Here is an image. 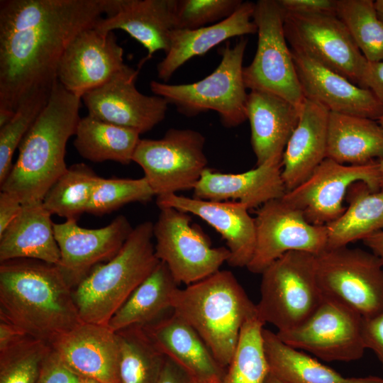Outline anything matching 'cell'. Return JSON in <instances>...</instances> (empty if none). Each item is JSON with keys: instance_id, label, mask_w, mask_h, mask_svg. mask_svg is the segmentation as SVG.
<instances>
[{"instance_id": "obj_48", "label": "cell", "mask_w": 383, "mask_h": 383, "mask_svg": "<svg viewBox=\"0 0 383 383\" xmlns=\"http://www.w3.org/2000/svg\"><path fill=\"white\" fill-rule=\"evenodd\" d=\"M193 377L181 366L165 357L158 383H191Z\"/></svg>"}, {"instance_id": "obj_51", "label": "cell", "mask_w": 383, "mask_h": 383, "mask_svg": "<svg viewBox=\"0 0 383 383\" xmlns=\"http://www.w3.org/2000/svg\"><path fill=\"white\" fill-rule=\"evenodd\" d=\"M379 179H380V190H383V157L378 160Z\"/></svg>"}, {"instance_id": "obj_30", "label": "cell", "mask_w": 383, "mask_h": 383, "mask_svg": "<svg viewBox=\"0 0 383 383\" xmlns=\"http://www.w3.org/2000/svg\"><path fill=\"white\" fill-rule=\"evenodd\" d=\"M179 284L166 265L160 261L153 272L133 291L111 318L115 332L132 327L143 328L173 311Z\"/></svg>"}, {"instance_id": "obj_40", "label": "cell", "mask_w": 383, "mask_h": 383, "mask_svg": "<svg viewBox=\"0 0 383 383\" xmlns=\"http://www.w3.org/2000/svg\"><path fill=\"white\" fill-rule=\"evenodd\" d=\"M155 194L146 179L99 177L91 196L87 213L101 216L134 202L147 203Z\"/></svg>"}, {"instance_id": "obj_4", "label": "cell", "mask_w": 383, "mask_h": 383, "mask_svg": "<svg viewBox=\"0 0 383 383\" xmlns=\"http://www.w3.org/2000/svg\"><path fill=\"white\" fill-rule=\"evenodd\" d=\"M172 310L195 330L225 370L235 353L244 323L257 313L256 304L235 275L221 270L179 288Z\"/></svg>"}, {"instance_id": "obj_3", "label": "cell", "mask_w": 383, "mask_h": 383, "mask_svg": "<svg viewBox=\"0 0 383 383\" xmlns=\"http://www.w3.org/2000/svg\"><path fill=\"white\" fill-rule=\"evenodd\" d=\"M82 98L57 80L48 100L18 147V155L1 191L16 195L22 204L42 201L67 170L66 146L80 120Z\"/></svg>"}, {"instance_id": "obj_18", "label": "cell", "mask_w": 383, "mask_h": 383, "mask_svg": "<svg viewBox=\"0 0 383 383\" xmlns=\"http://www.w3.org/2000/svg\"><path fill=\"white\" fill-rule=\"evenodd\" d=\"M53 228L60 252L57 265L72 288L94 267L114 257L133 229L122 215L100 228L80 227L75 220L54 223Z\"/></svg>"}, {"instance_id": "obj_15", "label": "cell", "mask_w": 383, "mask_h": 383, "mask_svg": "<svg viewBox=\"0 0 383 383\" xmlns=\"http://www.w3.org/2000/svg\"><path fill=\"white\" fill-rule=\"evenodd\" d=\"M378 160L351 165L326 157L306 181L287 192L282 199L301 211L311 224L326 226L345 211L343 202L353 184L362 182L373 191L380 190Z\"/></svg>"}, {"instance_id": "obj_34", "label": "cell", "mask_w": 383, "mask_h": 383, "mask_svg": "<svg viewBox=\"0 0 383 383\" xmlns=\"http://www.w3.org/2000/svg\"><path fill=\"white\" fill-rule=\"evenodd\" d=\"M96 172L84 163H77L55 181L42 202L51 213L77 221L87 212L94 187L99 179Z\"/></svg>"}, {"instance_id": "obj_6", "label": "cell", "mask_w": 383, "mask_h": 383, "mask_svg": "<svg viewBox=\"0 0 383 383\" xmlns=\"http://www.w3.org/2000/svg\"><path fill=\"white\" fill-rule=\"evenodd\" d=\"M247 44L245 37H240L233 46L228 42L219 51L221 60L218 67L199 81L170 84L152 80L150 90L184 116L192 117L213 111L224 126L236 127L247 120L248 94L243 77Z\"/></svg>"}, {"instance_id": "obj_14", "label": "cell", "mask_w": 383, "mask_h": 383, "mask_svg": "<svg viewBox=\"0 0 383 383\" xmlns=\"http://www.w3.org/2000/svg\"><path fill=\"white\" fill-rule=\"evenodd\" d=\"M362 319L342 304L323 298L302 324L276 333L288 345L308 351L323 360L350 362L360 359L366 350Z\"/></svg>"}, {"instance_id": "obj_44", "label": "cell", "mask_w": 383, "mask_h": 383, "mask_svg": "<svg viewBox=\"0 0 383 383\" xmlns=\"http://www.w3.org/2000/svg\"><path fill=\"white\" fill-rule=\"evenodd\" d=\"M287 12L336 15L337 0H277ZM337 16V15H336Z\"/></svg>"}, {"instance_id": "obj_23", "label": "cell", "mask_w": 383, "mask_h": 383, "mask_svg": "<svg viewBox=\"0 0 383 383\" xmlns=\"http://www.w3.org/2000/svg\"><path fill=\"white\" fill-rule=\"evenodd\" d=\"M142 328L165 357L194 379L205 383H222L226 370L195 330L173 311Z\"/></svg>"}, {"instance_id": "obj_38", "label": "cell", "mask_w": 383, "mask_h": 383, "mask_svg": "<svg viewBox=\"0 0 383 383\" xmlns=\"http://www.w3.org/2000/svg\"><path fill=\"white\" fill-rule=\"evenodd\" d=\"M50 89L36 90L19 104L11 121L0 127V184L13 167V156L23 138L45 107Z\"/></svg>"}, {"instance_id": "obj_2", "label": "cell", "mask_w": 383, "mask_h": 383, "mask_svg": "<svg viewBox=\"0 0 383 383\" xmlns=\"http://www.w3.org/2000/svg\"><path fill=\"white\" fill-rule=\"evenodd\" d=\"M0 316L48 343L82 323L58 266L33 259L1 262Z\"/></svg>"}, {"instance_id": "obj_8", "label": "cell", "mask_w": 383, "mask_h": 383, "mask_svg": "<svg viewBox=\"0 0 383 383\" xmlns=\"http://www.w3.org/2000/svg\"><path fill=\"white\" fill-rule=\"evenodd\" d=\"M253 21L257 26V46L252 61L243 69L246 89L278 96L300 111L306 97L286 39L284 11L278 1L255 3Z\"/></svg>"}, {"instance_id": "obj_54", "label": "cell", "mask_w": 383, "mask_h": 383, "mask_svg": "<svg viewBox=\"0 0 383 383\" xmlns=\"http://www.w3.org/2000/svg\"><path fill=\"white\" fill-rule=\"evenodd\" d=\"M377 122L383 130V116L377 121Z\"/></svg>"}, {"instance_id": "obj_33", "label": "cell", "mask_w": 383, "mask_h": 383, "mask_svg": "<svg viewBox=\"0 0 383 383\" xmlns=\"http://www.w3.org/2000/svg\"><path fill=\"white\" fill-rule=\"evenodd\" d=\"M140 135L135 130L87 114L79 120L74 146L82 157L91 162L111 160L128 165L133 161Z\"/></svg>"}, {"instance_id": "obj_17", "label": "cell", "mask_w": 383, "mask_h": 383, "mask_svg": "<svg viewBox=\"0 0 383 383\" xmlns=\"http://www.w3.org/2000/svg\"><path fill=\"white\" fill-rule=\"evenodd\" d=\"M126 66L123 49L113 31L103 33L93 26L81 31L69 44L60 60L57 77L65 89L82 98Z\"/></svg>"}, {"instance_id": "obj_53", "label": "cell", "mask_w": 383, "mask_h": 383, "mask_svg": "<svg viewBox=\"0 0 383 383\" xmlns=\"http://www.w3.org/2000/svg\"><path fill=\"white\" fill-rule=\"evenodd\" d=\"M79 383H99L96 381L87 378H82Z\"/></svg>"}, {"instance_id": "obj_27", "label": "cell", "mask_w": 383, "mask_h": 383, "mask_svg": "<svg viewBox=\"0 0 383 383\" xmlns=\"http://www.w3.org/2000/svg\"><path fill=\"white\" fill-rule=\"evenodd\" d=\"M246 111L257 166L282 157L298 123L300 111L278 96L256 90L248 95Z\"/></svg>"}, {"instance_id": "obj_1", "label": "cell", "mask_w": 383, "mask_h": 383, "mask_svg": "<svg viewBox=\"0 0 383 383\" xmlns=\"http://www.w3.org/2000/svg\"><path fill=\"white\" fill-rule=\"evenodd\" d=\"M120 0H1L0 111H15L32 92L52 89L60 60L81 31Z\"/></svg>"}, {"instance_id": "obj_20", "label": "cell", "mask_w": 383, "mask_h": 383, "mask_svg": "<svg viewBox=\"0 0 383 383\" xmlns=\"http://www.w3.org/2000/svg\"><path fill=\"white\" fill-rule=\"evenodd\" d=\"M291 52L306 98L333 112L374 121L383 116V104L370 89L353 83L301 52L293 49Z\"/></svg>"}, {"instance_id": "obj_41", "label": "cell", "mask_w": 383, "mask_h": 383, "mask_svg": "<svg viewBox=\"0 0 383 383\" xmlns=\"http://www.w3.org/2000/svg\"><path fill=\"white\" fill-rule=\"evenodd\" d=\"M241 0H175L174 29L192 30L231 16Z\"/></svg>"}, {"instance_id": "obj_9", "label": "cell", "mask_w": 383, "mask_h": 383, "mask_svg": "<svg viewBox=\"0 0 383 383\" xmlns=\"http://www.w3.org/2000/svg\"><path fill=\"white\" fill-rule=\"evenodd\" d=\"M316 269L323 298L363 318L383 311V264L373 252L348 246L326 249L316 256Z\"/></svg>"}, {"instance_id": "obj_5", "label": "cell", "mask_w": 383, "mask_h": 383, "mask_svg": "<svg viewBox=\"0 0 383 383\" xmlns=\"http://www.w3.org/2000/svg\"><path fill=\"white\" fill-rule=\"evenodd\" d=\"M153 225L145 221L132 231L118 252L94 267L74 287L73 296L82 322L109 323L160 260L152 243Z\"/></svg>"}, {"instance_id": "obj_45", "label": "cell", "mask_w": 383, "mask_h": 383, "mask_svg": "<svg viewBox=\"0 0 383 383\" xmlns=\"http://www.w3.org/2000/svg\"><path fill=\"white\" fill-rule=\"evenodd\" d=\"M360 87L370 89L383 104V60H367Z\"/></svg>"}, {"instance_id": "obj_42", "label": "cell", "mask_w": 383, "mask_h": 383, "mask_svg": "<svg viewBox=\"0 0 383 383\" xmlns=\"http://www.w3.org/2000/svg\"><path fill=\"white\" fill-rule=\"evenodd\" d=\"M81 379L51 348L44 361L37 383H79Z\"/></svg>"}, {"instance_id": "obj_50", "label": "cell", "mask_w": 383, "mask_h": 383, "mask_svg": "<svg viewBox=\"0 0 383 383\" xmlns=\"http://www.w3.org/2000/svg\"><path fill=\"white\" fill-rule=\"evenodd\" d=\"M375 9L378 15V17L383 23V0H377L374 1Z\"/></svg>"}, {"instance_id": "obj_10", "label": "cell", "mask_w": 383, "mask_h": 383, "mask_svg": "<svg viewBox=\"0 0 383 383\" xmlns=\"http://www.w3.org/2000/svg\"><path fill=\"white\" fill-rule=\"evenodd\" d=\"M205 138L189 128H170L160 139H140L133 161L141 167L156 197L193 189L208 168Z\"/></svg>"}, {"instance_id": "obj_43", "label": "cell", "mask_w": 383, "mask_h": 383, "mask_svg": "<svg viewBox=\"0 0 383 383\" xmlns=\"http://www.w3.org/2000/svg\"><path fill=\"white\" fill-rule=\"evenodd\" d=\"M362 336L366 349L375 353L383 368V311L362 319Z\"/></svg>"}, {"instance_id": "obj_7", "label": "cell", "mask_w": 383, "mask_h": 383, "mask_svg": "<svg viewBox=\"0 0 383 383\" xmlns=\"http://www.w3.org/2000/svg\"><path fill=\"white\" fill-rule=\"evenodd\" d=\"M257 315L284 332L306 321L323 301L318 286L316 255L289 252L262 273Z\"/></svg>"}, {"instance_id": "obj_29", "label": "cell", "mask_w": 383, "mask_h": 383, "mask_svg": "<svg viewBox=\"0 0 383 383\" xmlns=\"http://www.w3.org/2000/svg\"><path fill=\"white\" fill-rule=\"evenodd\" d=\"M383 157V130L374 120L330 111L326 157L359 165Z\"/></svg>"}, {"instance_id": "obj_46", "label": "cell", "mask_w": 383, "mask_h": 383, "mask_svg": "<svg viewBox=\"0 0 383 383\" xmlns=\"http://www.w3.org/2000/svg\"><path fill=\"white\" fill-rule=\"evenodd\" d=\"M22 203L14 194L1 191L0 193V235L19 214Z\"/></svg>"}, {"instance_id": "obj_32", "label": "cell", "mask_w": 383, "mask_h": 383, "mask_svg": "<svg viewBox=\"0 0 383 383\" xmlns=\"http://www.w3.org/2000/svg\"><path fill=\"white\" fill-rule=\"evenodd\" d=\"M348 206L327 224V248L348 246L383 230V190L373 191L362 182L353 184L347 193Z\"/></svg>"}, {"instance_id": "obj_24", "label": "cell", "mask_w": 383, "mask_h": 383, "mask_svg": "<svg viewBox=\"0 0 383 383\" xmlns=\"http://www.w3.org/2000/svg\"><path fill=\"white\" fill-rule=\"evenodd\" d=\"M329 113L323 104L306 98L282 158V177L287 192L306 181L326 158Z\"/></svg>"}, {"instance_id": "obj_31", "label": "cell", "mask_w": 383, "mask_h": 383, "mask_svg": "<svg viewBox=\"0 0 383 383\" xmlns=\"http://www.w3.org/2000/svg\"><path fill=\"white\" fill-rule=\"evenodd\" d=\"M262 336L270 372L282 383H383L374 376L345 377L288 345L270 330L263 328Z\"/></svg>"}, {"instance_id": "obj_11", "label": "cell", "mask_w": 383, "mask_h": 383, "mask_svg": "<svg viewBox=\"0 0 383 383\" xmlns=\"http://www.w3.org/2000/svg\"><path fill=\"white\" fill-rule=\"evenodd\" d=\"M153 225L155 252L174 280L186 285L202 280L220 270L228 262L227 248H215L200 228L192 223L188 213L161 207Z\"/></svg>"}, {"instance_id": "obj_12", "label": "cell", "mask_w": 383, "mask_h": 383, "mask_svg": "<svg viewBox=\"0 0 383 383\" xmlns=\"http://www.w3.org/2000/svg\"><path fill=\"white\" fill-rule=\"evenodd\" d=\"M284 30L291 49L360 85L367 60L336 15L284 11Z\"/></svg>"}, {"instance_id": "obj_22", "label": "cell", "mask_w": 383, "mask_h": 383, "mask_svg": "<svg viewBox=\"0 0 383 383\" xmlns=\"http://www.w3.org/2000/svg\"><path fill=\"white\" fill-rule=\"evenodd\" d=\"M282 158L270 160L241 173L216 172L206 168L193 189V197L211 201L236 200L248 209L280 199L287 193Z\"/></svg>"}, {"instance_id": "obj_36", "label": "cell", "mask_w": 383, "mask_h": 383, "mask_svg": "<svg viewBox=\"0 0 383 383\" xmlns=\"http://www.w3.org/2000/svg\"><path fill=\"white\" fill-rule=\"evenodd\" d=\"M265 323L257 313L244 323L222 383H264L270 368L265 353Z\"/></svg>"}, {"instance_id": "obj_28", "label": "cell", "mask_w": 383, "mask_h": 383, "mask_svg": "<svg viewBox=\"0 0 383 383\" xmlns=\"http://www.w3.org/2000/svg\"><path fill=\"white\" fill-rule=\"evenodd\" d=\"M51 213L42 201L23 204L21 211L0 235V262L33 259L57 265L60 252Z\"/></svg>"}, {"instance_id": "obj_37", "label": "cell", "mask_w": 383, "mask_h": 383, "mask_svg": "<svg viewBox=\"0 0 383 383\" xmlns=\"http://www.w3.org/2000/svg\"><path fill=\"white\" fill-rule=\"evenodd\" d=\"M336 15L370 62L383 60V23L372 0H337Z\"/></svg>"}, {"instance_id": "obj_55", "label": "cell", "mask_w": 383, "mask_h": 383, "mask_svg": "<svg viewBox=\"0 0 383 383\" xmlns=\"http://www.w3.org/2000/svg\"><path fill=\"white\" fill-rule=\"evenodd\" d=\"M191 383H205V382H200V381L196 380V379H195L193 378L192 380V382H191Z\"/></svg>"}, {"instance_id": "obj_39", "label": "cell", "mask_w": 383, "mask_h": 383, "mask_svg": "<svg viewBox=\"0 0 383 383\" xmlns=\"http://www.w3.org/2000/svg\"><path fill=\"white\" fill-rule=\"evenodd\" d=\"M50 344L30 337L0 352V383H37Z\"/></svg>"}, {"instance_id": "obj_16", "label": "cell", "mask_w": 383, "mask_h": 383, "mask_svg": "<svg viewBox=\"0 0 383 383\" xmlns=\"http://www.w3.org/2000/svg\"><path fill=\"white\" fill-rule=\"evenodd\" d=\"M138 74L127 65L105 84L84 94L82 100L88 114L140 134L162 121L169 104L161 96L140 92L135 87Z\"/></svg>"}, {"instance_id": "obj_19", "label": "cell", "mask_w": 383, "mask_h": 383, "mask_svg": "<svg viewBox=\"0 0 383 383\" xmlns=\"http://www.w3.org/2000/svg\"><path fill=\"white\" fill-rule=\"evenodd\" d=\"M49 344L79 377L99 383H121L118 335L109 326L82 322Z\"/></svg>"}, {"instance_id": "obj_49", "label": "cell", "mask_w": 383, "mask_h": 383, "mask_svg": "<svg viewBox=\"0 0 383 383\" xmlns=\"http://www.w3.org/2000/svg\"><path fill=\"white\" fill-rule=\"evenodd\" d=\"M362 242L383 264V230L365 238Z\"/></svg>"}, {"instance_id": "obj_21", "label": "cell", "mask_w": 383, "mask_h": 383, "mask_svg": "<svg viewBox=\"0 0 383 383\" xmlns=\"http://www.w3.org/2000/svg\"><path fill=\"white\" fill-rule=\"evenodd\" d=\"M157 205L172 207L197 216L213 227L226 240L230 251L227 263L247 267L256 243L255 219L248 208L238 201H218L187 197L177 194L157 197Z\"/></svg>"}, {"instance_id": "obj_26", "label": "cell", "mask_w": 383, "mask_h": 383, "mask_svg": "<svg viewBox=\"0 0 383 383\" xmlns=\"http://www.w3.org/2000/svg\"><path fill=\"white\" fill-rule=\"evenodd\" d=\"M174 5L175 0H120L116 11L99 20L94 28L103 33L126 32L147 49L148 60L155 52L169 49Z\"/></svg>"}, {"instance_id": "obj_35", "label": "cell", "mask_w": 383, "mask_h": 383, "mask_svg": "<svg viewBox=\"0 0 383 383\" xmlns=\"http://www.w3.org/2000/svg\"><path fill=\"white\" fill-rule=\"evenodd\" d=\"M121 383H158L165 357L144 330L132 327L118 332Z\"/></svg>"}, {"instance_id": "obj_13", "label": "cell", "mask_w": 383, "mask_h": 383, "mask_svg": "<svg viewBox=\"0 0 383 383\" xmlns=\"http://www.w3.org/2000/svg\"><path fill=\"white\" fill-rule=\"evenodd\" d=\"M254 219L255 248L246 267L250 272L261 274L289 252H305L316 256L326 250V226L311 224L301 211L282 197L259 207Z\"/></svg>"}, {"instance_id": "obj_47", "label": "cell", "mask_w": 383, "mask_h": 383, "mask_svg": "<svg viewBox=\"0 0 383 383\" xmlns=\"http://www.w3.org/2000/svg\"><path fill=\"white\" fill-rule=\"evenodd\" d=\"M32 337L23 329L3 316H0V352L25 339Z\"/></svg>"}, {"instance_id": "obj_52", "label": "cell", "mask_w": 383, "mask_h": 383, "mask_svg": "<svg viewBox=\"0 0 383 383\" xmlns=\"http://www.w3.org/2000/svg\"><path fill=\"white\" fill-rule=\"evenodd\" d=\"M264 383H282L270 372H269Z\"/></svg>"}, {"instance_id": "obj_25", "label": "cell", "mask_w": 383, "mask_h": 383, "mask_svg": "<svg viewBox=\"0 0 383 383\" xmlns=\"http://www.w3.org/2000/svg\"><path fill=\"white\" fill-rule=\"evenodd\" d=\"M254 10L255 3L243 1L231 16L220 22L196 29L173 30L169 49L157 65V77L165 82L192 58L204 55L230 38L256 33Z\"/></svg>"}]
</instances>
